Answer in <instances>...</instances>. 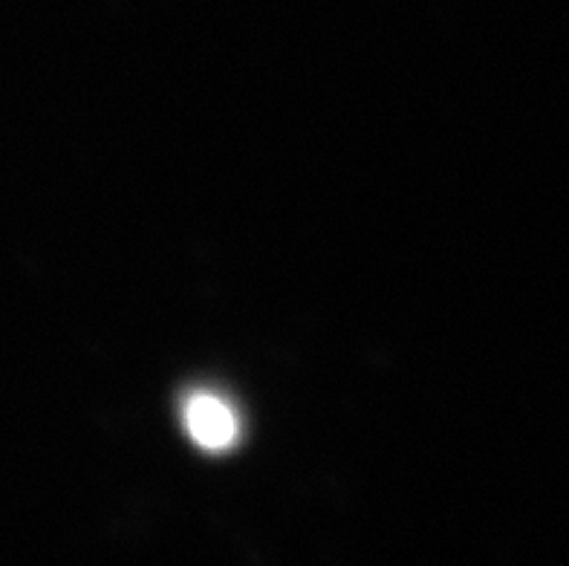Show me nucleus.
Masks as SVG:
<instances>
[{
	"mask_svg": "<svg viewBox=\"0 0 569 566\" xmlns=\"http://www.w3.org/2000/svg\"><path fill=\"white\" fill-rule=\"evenodd\" d=\"M182 423L188 437L202 451H229L240 439V416L223 396L211 390H194L182 401Z\"/></svg>",
	"mask_w": 569,
	"mask_h": 566,
	"instance_id": "1",
	"label": "nucleus"
}]
</instances>
